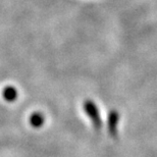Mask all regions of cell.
Returning a JSON list of instances; mask_svg holds the SVG:
<instances>
[{"instance_id": "obj_4", "label": "cell", "mask_w": 157, "mask_h": 157, "mask_svg": "<svg viewBox=\"0 0 157 157\" xmlns=\"http://www.w3.org/2000/svg\"><path fill=\"white\" fill-rule=\"evenodd\" d=\"M44 121H45V117L42 113L40 112H34V113L31 114L30 117V124L32 125L33 128H41L44 124Z\"/></svg>"}, {"instance_id": "obj_2", "label": "cell", "mask_w": 157, "mask_h": 157, "mask_svg": "<svg viewBox=\"0 0 157 157\" xmlns=\"http://www.w3.org/2000/svg\"><path fill=\"white\" fill-rule=\"evenodd\" d=\"M119 121V114L117 110H112L109 112L107 119L108 132L111 137H117V125Z\"/></svg>"}, {"instance_id": "obj_3", "label": "cell", "mask_w": 157, "mask_h": 157, "mask_svg": "<svg viewBox=\"0 0 157 157\" xmlns=\"http://www.w3.org/2000/svg\"><path fill=\"white\" fill-rule=\"evenodd\" d=\"M2 96L4 98L5 101H8V102H13L17 100V96H18V93H17V90L15 89L14 87L12 86H7L3 89V92H2Z\"/></svg>"}, {"instance_id": "obj_1", "label": "cell", "mask_w": 157, "mask_h": 157, "mask_svg": "<svg viewBox=\"0 0 157 157\" xmlns=\"http://www.w3.org/2000/svg\"><path fill=\"white\" fill-rule=\"evenodd\" d=\"M84 110L88 117H90L91 121H92V124L95 127V128H97V130L101 128L102 127L101 117H100L99 109L95 104V102L92 101V100H86L84 103Z\"/></svg>"}]
</instances>
